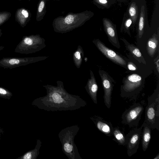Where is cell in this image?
<instances>
[{"label": "cell", "mask_w": 159, "mask_h": 159, "mask_svg": "<svg viewBox=\"0 0 159 159\" xmlns=\"http://www.w3.org/2000/svg\"><path fill=\"white\" fill-rule=\"evenodd\" d=\"M142 78L139 75L134 74L129 75L125 80L121 91L122 97H133L136 90L142 84Z\"/></svg>", "instance_id": "8992f818"}, {"label": "cell", "mask_w": 159, "mask_h": 159, "mask_svg": "<svg viewBox=\"0 0 159 159\" xmlns=\"http://www.w3.org/2000/svg\"><path fill=\"white\" fill-rule=\"evenodd\" d=\"M127 67L129 70L135 71L137 68L134 63L131 62H129L127 64Z\"/></svg>", "instance_id": "83f0119b"}, {"label": "cell", "mask_w": 159, "mask_h": 159, "mask_svg": "<svg viewBox=\"0 0 159 159\" xmlns=\"http://www.w3.org/2000/svg\"><path fill=\"white\" fill-rule=\"evenodd\" d=\"M146 5H143L141 7L138 28V36L139 38L142 37L147 20V14Z\"/></svg>", "instance_id": "9a60e30c"}, {"label": "cell", "mask_w": 159, "mask_h": 159, "mask_svg": "<svg viewBox=\"0 0 159 159\" xmlns=\"http://www.w3.org/2000/svg\"><path fill=\"white\" fill-rule=\"evenodd\" d=\"M142 145L143 151L145 152L147 149L151 138V128L145 122L142 125Z\"/></svg>", "instance_id": "5bb4252c"}, {"label": "cell", "mask_w": 159, "mask_h": 159, "mask_svg": "<svg viewBox=\"0 0 159 159\" xmlns=\"http://www.w3.org/2000/svg\"><path fill=\"white\" fill-rule=\"evenodd\" d=\"M98 86L95 78L93 75L88 85V92L92 99L95 104H97V92Z\"/></svg>", "instance_id": "ac0fdd59"}, {"label": "cell", "mask_w": 159, "mask_h": 159, "mask_svg": "<svg viewBox=\"0 0 159 159\" xmlns=\"http://www.w3.org/2000/svg\"><path fill=\"white\" fill-rule=\"evenodd\" d=\"M47 1H48L49 0H46ZM54 0V1H60V0Z\"/></svg>", "instance_id": "e575fe53"}, {"label": "cell", "mask_w": 159, "mask_h": 159, "mask_svg": "<svg viewBox=\"0 0 159 159\" xmlns=\"http://www.w3.org/2000/svg\"><path fill=\"white\" fill-rule=\"evenodd\" d=\"M159 154H158L156 157L154 158V159H159Z\"/></svg>", "instance_id": "d6a6232c"}, {"label": "cell", "mask_w": 159, "mask_h": 159, "mask_svg": "<svg viewBox=\"0 0 159 159\" xmlns=\"http://www.w3.org/2000/svg\"><path fill=\"white\" fill-rule=\"evenodd\" d=\"M132 23V20L128 15L125 14L121 25V30H123L125 32L130 34L129 28Z\"/></svg>", "instance_id": "d4e9b609"}, {"label": "cell", "mask_w": 159, "mask_h": 159, "mask_svg": "<svg viewBox=\"0 0 159 159\" xmlns=\"http://www.w3.org/2000/svg\"><path fill=\"white\" fill-rule=\"evenodd\" d=\"M93 15V12L88 10L76 13L70 12L64 16L56 18L52 25L56 31L66 32L83 25Z\"/></svg>", "instance_id": "7a4b0ae2"}, {"label": "cell", "mask_w": 159, "mask_h": 159, "mask_svg": "<svg viewBox=\"0 0 159 159\" xmlns=\"http://www.w3.org/2000/svg\"><path fill=\"white\" fill-rule=\"evenodd\" d=\"M128 15L132 20V24H134L137 20L138 16V7L135 2H132L129 5Z\"/></svg>", "instance_id": "7402d4cb"}, {"label": "cell", "mask_w": 159, "mask_h": 159, "mask_svg": "<svg viewBox=\"0 0 159 159\" xmlns=\"http://www.w3.org/2000/svg\"><path fill=\"white\" fill-rule=\"evenodd\" d=\"M90 118L94 123L96 127L101 132L109 137L113 135L114 127L110 123L105 121L101 117L98 116L91 117Z\"/></svg>", "instance_id": "4fadbf2b"}, {"label": "cell", "mask_w": 159, "mask_h": 159, "mask_svg": "<svg viewBox=\"0 0 159 159\" xmlns=\"http://www.w3.org/2000/svg\"><path fill=\"white\" fill-rule=\"evenodd\" d=\"M142 128V125L139 128L135 127L126 135L128 138V142L126 145L127 153L129 157L135 154L139 148Z\"/></svg>", "instance_id": "52a82bcc"}, {"label": "cell", "mask_w": 159, "mask_h": 159, "mask_svg": "<svg viewBox=\"0 0 159 159\" xmlns=\"http://www.w3.org/2000/svg\"><path fill=\"white\" fill-rule=\"evenodd\" d=\"M113 135L114 139L119 144L125 146L127 145L128 142V138L125 136L124 133L121 131L118 127L114 128Z\"/></svg>", "instance_id": "d6986e66"}, {"label": "cell", "mask_w": 159, "mask_h": 159, "mask_svg": "<svg viewBox=\"0 0 159 159\" xmlns=\"http://www.w3.org/2000/svg\"><path fill=\"white\" fill-rule=\"evenodd\" d=\"M120 2H124L127 1L128 0H116Z\"/></svg>", "instance_id": "836d02e7"}, {"label": "cell", "mask_w": 159, "mask_h": 159, "mask_svg": "<svg viewBox=\"0 0 159 159\" xmlns=\"http://www.w3.org/2000/svg\"><path fill=\"white\" fill-rule=\"evenodd\" d=\"M46 0H39L36 15V20L39 21L42 20L47 12Z\"/></svg>", "instance_id": "ffe728a7"}, {"label": "cell", "mask_w": 159, "mask_h": 159, "mask_svg": "<svg viewBox=\"0 0 159 159\" xmlns=\"http://www.w3.org/2000/svg\"><path fill=\"white\" fill-rule=\"evenodd\" d=\"M7 14H0V25L2 23L7 19L8 17Z\"/></svg>", "instance_id": "4316f807"}, {"label": "cell", "mask_w": 159, "mask_h": 159, "mask_svg": "<svg viewBox=\"0 0 159 159\" xmlns=\"http://www.w3.org/2000/svg\"><path fill=\"white\" fill-rule=\"evenodd\" d=\"M159 59H157V61H156V62H155V64L156 66V68H157L156 69H157V70L158 73H159Z\"/></svg>", "instance_id": "f546056e"}, {"label": "cell", "mask_w": 159, "mask_h": 159, "mask_svg": "<svg viewBox=\"0 0 159 159\" xmlns=\"http://www.w3.org/2000/svg\"><path fill=\"white\" fill-rule=\"evenodd\" d=\"M35 59L33 57H3L0 60V66L4 69H13L32 63Z\"/></svg>", "instance_id": "9c48e42d"}, {"label": "cell", "mask_w": 159, "mask_h": 159, "mask_svg": "<svg viewBox=\"0 0 159 159\" xmlns=\"http://www.w3.org/2000/svg\"><path fill=\"white\" fill-rule=\"evenodd\" d=\"M42 144L40 140L37 139L36 144L34 149L28 151L22 156L19 157L17 159H36L39 154V150Z\"/></svg>", "instance_id": "2e32d148"}, {"label": "cell", "mask_w": 159, "mask_h": 159, "mask_svg": "<svg viewBox=\"0 0 159 159\" xmlns=\"http://www.w3.org/2000/svg\"><path fill=\"white\" fill-rule=\"evenodd\" d=\"M99 74L102 80L104 90L103 98L105 104L107 108H110L111 106V94L114 85L112 78L105 71L99 70Z\"/></svg>", "instance_id": "ba28073f"}, {"label": "cell", "mask_w": 159, "mask_h": 159, "mask_svg": "<svg viewBox=\"0 0 159 159\" xmlns=\"http://www.w3.org/2000/svg\"><path fill=\"white\" fill-rule=\"evenodd\" d=\"M94 43L98 49L107 57L118 65L125 66V61L115 51L107 47L98 39L95 40Z\"/></svg>", "instance_id": "8fae6325"}, {"label": "cell", "mask_w": 159, "mask_h": 159, "mask_svg": "<svg viewBox=\"0 0 159 159\" xmlns=\"http://www.w3.org/2000/svg\"><path fill=\"white\" fill-rule=\"evenodd\" d=\"M2 34V33L1 32V30H0V37H1ZM4 48V47L2 46H0V51L3 50Z\"/></svg>", "instance_id": "4dcf8cb0"}, {"label": "cell", "mask_w": 159, "mask_h": 159, "mask_svg": "<svg viewBox=\"0 0 159 159\" xmlns=\"http://www.w3.org/2000/svg\"><path fill=\"white\" fill-rule=\"evenodd\" d=\"M79 129L78 125H74L62 129L58 134L62 151L69 159H82L74 142Z\"/></svg>", "instance_id": "3957f363"}, {"label": "cell", "mask_w": 159, "mask_h": 159, "mask_svg": "<svg viewBox=\"0 0 159 159\" xmlns=\"http://www.w3.org/2000/svg\"><path fill=\"white\" fill-rule=\"evenodd\" d=\"M143 110V107L141 104L137 103L134 104L122 114L121 122L130 128L137 127Z\"/></svg>", "instance_id": "5b68a950"}, {"label": "cell", "mask_w": 159, "mask_h": 159, "mask_svg": "<svg viewBox=\"0 0 159 159\" xmlns=\"http://www.w3.org/2000/svg\"><path fill=\"white\" fill-rule=\"evenodd\" d=\"M158 37L154 34L148 41L147 44V50L149 55L153 57L156 51L158 43Z\"/></svg>", "instance_id": "e0dca14e"}, {"label": "cell", "mask_w": 159, "mask_h": 159, "mask_svg": "<svg viewBox=\"0 0 159 159\" xmlns=\"http://www.w3.org/2000/svg\"><path fill=\"white\" fill-rule=\"evenodd\" d=\"M16 16L20 23L21 25L24 26L30 20L31 15L28 10L24 9H21L18 10Z\"/></svg>", "instance_id": "44dd1931"}, {"label": "cell", "mask_w": 159, "mask_h": 159, "mask_svg": "<svg viewBox=\"0 0 159 159\" xmlns=\"http://www.w3.org/2000/svg\"><path fill=\"white\" fill-rule=\"evenodd\" d=\"M144 121L151 129L159 130V96L153 94L148 98V103L146 107Z\"/></svg>", "instance_id": "277c9868"}, {"label": "cell", "mask_w": 159, "mask_h": 159, "mask_svg": "<svg viewBox=\"0 0 159 159\" xmlns=\"http://www.w3.org/2000/svg\"><path fill=\"white\" fill-rule=\"evenodd\" d=\"M115 0H93V3L98 8H108L115 2Z\"/></svg>", "instance_id": "cb8c5ba5"}, {"label": "cell", "mask_w": 159, "mask_h": 159, "mask_svg": "<svg viewBox=\"0 0 159 159\" xmlns=\"http://www.w3.org/2000/svg\"><path fill=\"white\" fill-rule=\"evenodd\" d=\"M36 35L24 36L15 49L16 53L28 54L34 52L36 47Z\"/></svg>", "instance_id": "30bf717a"}, {"label": "cell", "mask_w": 159, "mask_h": 159, "mask_svg": "<svg viewBox=\"0 0 159 159\" xmlns=\"http://www.w3.org/2000/svg\"><path fill=\"white\" fill-rule=\"evenodd\" d=\"M13 96L12 93L5 88L0 86V97L9 100Z\"/></svg>", "instance_id": "484cf974"}, {"label": "cell", "mask_w": 159, "mask_h": 159, "mask_svg": "<svg viewBox=\"0 0 159 159\" xmlns=\"http://www.w3.org/2000/svg\"><path fill=\"white\" fill-rule=\"evenodd\" d=\"M4 131L3 129L1 127H0V140L1 139V135L2 134H3Z\"/></svg>", "instance_id": "1f68e13d"}, {"label": "cell", "mask_w": 159, "mask_h": 159, "mask_svg": "<svg viewBox=\"0 0 159 159\" xmlns=\"http://www.w3.org/2000/svg\"><path fill=\"white\" fill-rule=\"evenodd\" d=\"M75 55L76 58H77L78 59H80V53L79 52H78V51L76 52L75 54Z\"/></svg>", "instance_id": "f1b7e54d"}, {"label": "cell", "mask_w": 159, "mask_h": 159, "mask_svg": "<svg viewBox=\"0 0 159 159\" xmlns=\"http://www.w3.org/2000/svg\"><path fill=\"white\" fill-rule=\"evenodd\" d=\"M32 105L47 111L78 110L87 105L80 97L69 94L63 89H50L47 95L34 100Z\"/></svg>", "instance_id": "6da1fadb"}, {"label": "cell", "mask_w": 159, "mask_h": 159, "mask_svg": "<svg viewBox=\"0 0 159 159\" xmlns=\"http://www.w3.org/2000/svg\"><path fill=\"white\" fill-rule=\"evenodd\" d=\"M104 30L108 36L109 40L114 46L119 48L120 46L118 39L116 25L110 20L106 18L102 19Z\"/></svg>", "instance_id": "7c38bea8"}, {"label": "cell", "mask_w": 159, "mask_h": 159, "mask_svg": "<svg viewBox=\"0 0 159 159\" xmlns=\"http://www.w3.org/2000/svg\"><path fill=\"white\" fill-rule=\"evenodd\" d=\"M127 49L140 62L146 64V62L139 49L134 45L126 43Z\"/></svg>", "instance_id": "603a6c76"}]
</instances>
